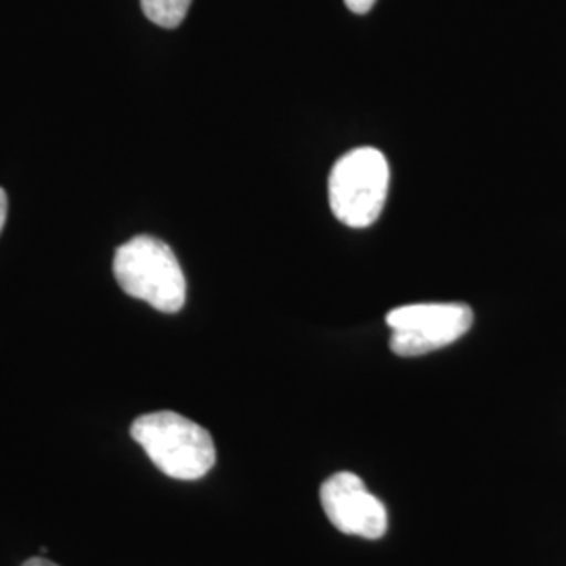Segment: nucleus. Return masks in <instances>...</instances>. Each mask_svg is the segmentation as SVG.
<instances>
[{"label": "nucleus", "mask_w": 566, "mask_h": 566, "mask_svg": "<svg viewBox=\"0 0 566 566\" xmlns=\"http://www.w3.org/2000/svg\"><path fill=\"white\" fill-rule=\"evenodd\" d=\"M130 437L160 472L177 481H198L217 462L210 432L175 411H154L137 418L130 426Z\"/></svg>", "instance_id": "1"}, {"label": "nucleus", "mask_w": 566, "mask_h": 566, "mask_svg": "<svg viewBox=\"0 0 566 566\" xmlns=\"http://www.w3.org/2000/svg\"><path fill=\"white\" fill-rule=\"evenodd\" d=\"M116 282L130 298L160 313H179L187 301V280L172 248L154 235H137L114 254Z\"/></svg>", "instance_id": "2"}, {"label": "nucleus", "mask_w": 566, "mask_h": 566, "mask_svg": "<svg viewBox=\"0 0 566 566\" xmlns=\"http://www.w3.org/2000/svg\"><path fill=\"white\" fill-rule=\"evenodd\" d=\"M390 166L376 147H357L344 154L329 172V206L340 223L364 229L385 210Z\"/></svg>", "instance_id": "3"}, {"label": "nucleus", "mask_w": 566, "mask_h": 566, "mask_svg": "<svg viewBox=\"0 0 566 566\" xmlns=\"http://www.w3.org/2000/svg\"><path fill=\"white\" fill-rule=\"evenodd\" d=\"M474 313L462 303L397 306L386 315L392 329L390 348L399 357H420L460 340L472 327Z\"/></svg>", "instance_id": "4"}, {"label": "nucleus", "mask_w": 566, "mask_h": 566, "mask_svg": "<svg viewBox=\"0 0 566 566\" xmlns=\"http://www.w3.org/2000/svg\"><path fill=\"white\" fill-rule=\"evenodd\" d=\"M329 523L344 535L380 539L388 528L386 506L371 495L355 472H336L319 489Z\"/></svg>", "instance_id": "5"}, {"label": "nucleus", "mask_w": 566, "mask_h": 566, "mask_svg": "<svg viewBox=\"0 0 566 566\" xmlns=\"http://www.w3.org/2000/svg\"><path fill=\"white\" fill-rule=\"evenodd\" d=\"M189 7L191 0H142L145 18L166 30L179 28L189 13Z\"/></svg>", "instance_id": "6"}, {"label": "nucleus", "mask_w": 566, "mask_h": 566, "mask_svg": "<svg viewBox=\"0 0 566 566\" xmlns=\"http://www.w3.org/2000/svg\"><path fill=\"white\" fill-rule=\"evenodd\" d=\"M344 2H346L348 11H353L357 15L369 13L374 9V4H376V0H344Z\"/></svg>", "instance_id": "7"}, {"label": "nucleus", "mask_w": 566, "mask_h": 566, "mask_svg": "<svg viewBox=\"0 0 566 566\" xmlns=\"http://www.w3.org/2000/svg\"><path fill=\"white\" fill-rule=\"evenodd\" d=\"M7 208H9L7 193H4V189L0 187V233H2V227H4V223H7Z\"/></svg>", "instance_id": "8"}, {"label": "nucleus", "mask_w": 566, "mask_h": 566, "mask_svg": "<svg viewBox=\"0 0 566 566\" xmlns=\"http://www.w3.org/2000/svg\"><path fill=\"white\" fill-rule=\"evenodd\" d=\"M23 566H57L55 563H51V560H44V558H30V560H25Z\"/></svg>", "instance_id": "9"}]
</instances>
